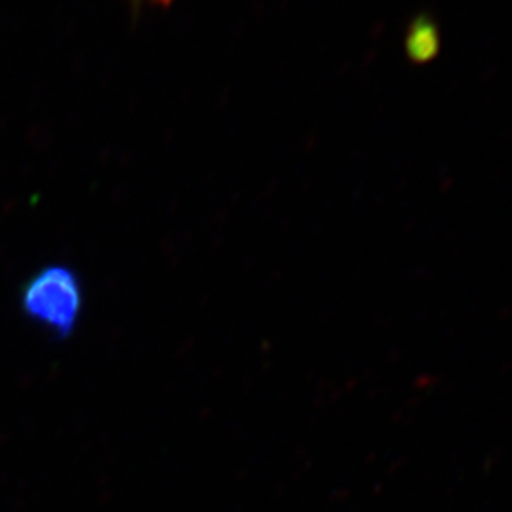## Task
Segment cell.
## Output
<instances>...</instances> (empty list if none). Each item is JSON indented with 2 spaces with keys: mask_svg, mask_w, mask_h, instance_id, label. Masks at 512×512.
<instances>
[{
  "mask_svg": "<svg viewBox=\"0 0 512 512\" xmlns=\"http://www.w3.org/2000/svg\"><path fill=\"white\" fill-rule=\"evenodd\" d=\"M84 303L79 273L62 263L42 266L20 290V310L25 318L57 340L74 335Z\"/></svg>",
  "mask_w": 512,
  "mask_h": 512,
  "instance_id": "obj_1",
  "label": "cell"
},
{
  "mask_svg": "<svg viewBox=\"0 0 512 512\" xmlns=\"http://www.w3.org/2000/svg\"><path fill=\"white\" fill-rule=\"evenodd\" d=\"M438 32L429 20H416L409 30L408 52L416 62H426L438 52Z\"/></svg>",
  "mask_w": 512,
  "mask_h": 512,
  "instance_id": "obj_2",
  "label": "cell"
},
{
  "mask_svg": "<svg viewBox=\"0 0 512 512\" xmlns=\"http://www.w3.org/2000/svg\"><path fill=\"white\" fill-rule=\"evenodd\" d=\"M135 2H143V0H135ZM145 2H153V4H165L168 0H145Z\"/></svg>",
  "mask_w": 512,
  "mask_h": 512,
  "instance_id": "obj_3",
  "label": "cell"
}]
</instances>
